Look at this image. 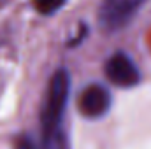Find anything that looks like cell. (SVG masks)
Here are the masks:
<instances>
[{
    "mask_svg": "<svg viewBox=\"0 0 151 149\" xmlns=\"http://www.w3.org/2000/svg\"><path fill=\"white\" fill-rule=\"evenodd\" d=\"M69 93H70V77L67 70L62 69L53 74L42 104L40 130H42L44 149H65L62 121L67 109Z\"/></svg>",
    "mask_w": 151,
    "mask_h": 149,
    "instance_id": "obj_1",
    "label": "cell"
},
{
    "mask_svg": "<svg viewBox=\"0 0 151 149\" xmlns=\"http://www.w3.org/2000/svg\"><path fill=\"white\" fill-rule=\"evenodd\" d=\"M142 0H102L99 7V23L104 30L116 32L125 28L137 14Z\"/></svg>",
    "mask_w": 151,
    "mask_h": 149,
    "instance_id": "obj_2",
    "label": "cell"
},
{
    "mask_svg": "<svg viewBox=\"0 0 151 149\" xmlns=\"http://www.w3.org/2000/svg\"><path fill=\"white\" fill-rule=\"evenodd\" d=\"M106 75L113 84L119 86V88H132V86L139 84V81H141V72H139L137 65L125 53H116L107 60Z\"/></svg>",
    "mask_w": 151,
    "mask_h": 149,
    "instance_id": "obj_3",
    "label": "cell"
},
{
    "mask_svg": "<svg viewBox=\"0 0 151 149\" xmlns=\"http://www.w3.org/2000/svg\"><path fill=\"white\" fill-rule=\"evenodd\" d=\"M111 109V93L102 84H90L79 97V111L90 119H99Z\"/></svg>",
    "mask_w": 151,
    "mask_h": 149,
    "instance_id": "obj_4",
    "label": "cell"
},
{
    "mask_svg": "<svg viewBox=\"0 0 151 149\" xmlns=\"http://www.w3.org/2000/svg\"><path fill=\"white\" fill-rule=\"evenodd\" d=\"M63 4H65V0H35V9L40 14H53Z\"/></svg>",
    "mask_w": 151,
    "mask_h": 149,
    "instance_id": "obj_5",
    "label": "cell"
},
{
    "mask_svg": "<svg viewBox=\"0 0 151 149\" xmlns=\"http://www.w3.org/2000/svg\"><path fill=\"white\" fill-rule=\"evenodd\" d=\"M16 149H35V144H34V140L30 137L23 135V137H19L16 140Z\"/></svg>",
    "mask_w": 151,
    "mask_h": 149,
    "instance_id": "obj_6",
    "label": "cell"
}]
</instances>
